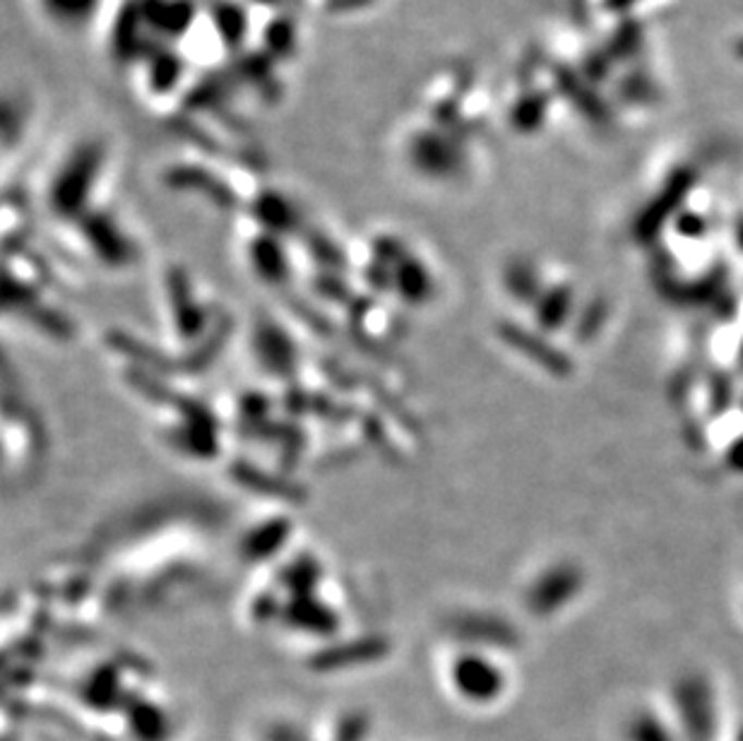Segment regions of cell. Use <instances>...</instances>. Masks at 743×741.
Segmentation results:
<instances>
[{
  "label": "cell",
  "mask_w": 743,
  "mask_h": 741,
  "mask_svg": "<svg viewBox=\"0 0 743 741\" xmlns=\"http://www.w3.org/2000/svg\"><path fill=\"white\" fill-rule=\"evenodd\" d=\"M109 0H32L44 25L61 34H83L95 29Z\"/></svg>",
  "instance_id": "277c9868"
},
{
  "label": "cell",
  "mask_w": 743,
  "mask_h": 741,
  "mask_svg": "<svg viewBox=\"0 0 743 741\" xmlns=\"http://www.w3.org/2000/svg\"><path fill=\"white\" fill-rule=\"evenodd\" d=\"M109 171V147L99 137L77 141L68 153L58 159L46 185V205L61 219L85 217L89 205L99 198L101 181Z\"/></svg>",
  "instance_id": "6da1fadb"
},
{
  "label": "cell",
  "mask_w": 743,
  "mask_h": 741,
  "mask_svg": "<svg viewBox=\"0 0 743 741\" xmlns=\"http://www.w3.org/2000/svg\"><path fill=\"white\" fill-rule=\"evenodd\" d=\"M398 149L402 165H407L414 177L438 185L460 179L467 165V155L458 143L455 129L426 113L402 125Z\"/></svg>",
  "instance_id": "7a4b0ae2"
},
{
  "label": "cell",
  "mask_w": 743,
  "mask_h": 741,
  "mask_svg": "<svg viewBox=\"0 0 743 741\" xmlns=\"http://www.w3.org/2000/svg\"><path fill=\"white\" fill-rule=\"evenodd\" d=\"M77 222H83V236L99 260L111 265V268H121V265L135 260L133 256H137V248L123 231L119 217L97 210L95 215L89 212L85 219H77Z\"/></svg>",
  "instance_id": "3957f363"
}]
</instances>
